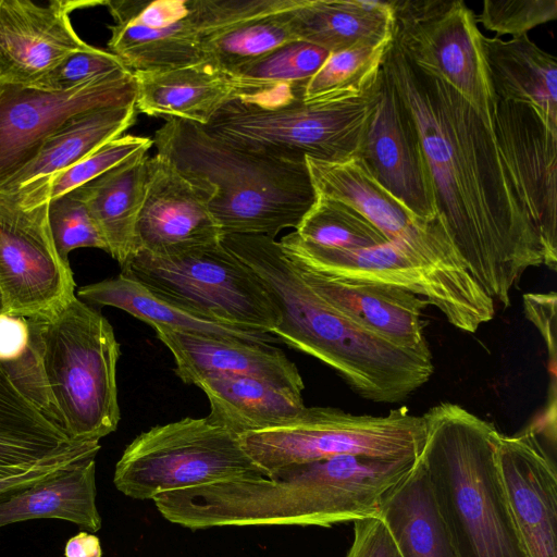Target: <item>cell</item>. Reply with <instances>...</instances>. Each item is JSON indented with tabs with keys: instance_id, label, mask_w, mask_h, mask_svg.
I'll use <instances>...</instances> for the list:
<instances>
[{
	"instance_id": "83f0119b",
	"label": "cell",
	"mask_w": 557,
	"mask_h": 557,
	"mask_svg": "<svg viewBox=\"0 0 557 557\" xmlns=\"http://www.w3.org/2000/svg\"><path fill=\"white\" fill-rule=\"evenodd\" d=\"M377 518L386 527L400 557H458L419 458L406 479L383 502Z\"/></svg>"
},
{
	"instance_id": "d6986e66",
	"label": "cell",
	"mask_w": 557,
	"mask_h": 557,
	"mask_svg": "<svg viewBox=\"0 0 557 557\" xmlns=\"http://www.w3.org/2000/svg\"><path fill=\"white\" fill-rule=\"evenodd\" d=\"M106 1L0 0V84L33 86L66 57L89 48L70 13Z\"/></svg>"
},
{
	"instance_id": "5bb4252c",
	"label": "cell",
	"mask_w": 557,
	"mask_h": 557,
	"mask_svg": "<svg viewBox=\"0 0 557 557\" xmlns=\"http://www.w3.org/2000/svg\"><path fill=\"white\" fill-rule=\"evenodd\" d=\"M108 48L133 72L164 71L203 62L202 39L216 32L211 0H109Z\"/></svg>"
},
{
	"instance_id": "8992f818",
	"label": "cell",
	"mask_w": 557,
	"mask_h": 557,
	"mask_svg": "<svg viewBox=\"0 0 557 557\" xmlns=\"http://www.w3.org/2000/svg\"><path fill=\"white\" fill-rule=\"evenodd\" d=\"M377 98L379 76L359 95L297 97L273 106L234 101L202 127L252 152L284 160L343 162L359 156Z\"/></svg>"
},
{
	"instance_id": "7402d4cb",
	"label": "cell",
	"mask_w": 557,
	"mask_h": 557,
	"mask_svg": "<svg viewBox=\"0 0 557 557\" xmlns=\"http://www.w3.org/2000/svg\"><path fill=\"white\" fill-rule=\"evenodd\" d=\"M174 357L175 374L194 384L207 376L236 375L260 379L302 393L305 384L296 367L280 348L268 343L222 339L153 327Z\"/></svg>"
},
{
	"instance_id": "7dc6e473",
	"label": "cell",
	"mask_w": 557,
	"mask_h": 557,
	"mask_svg": "<svg viewBox=\"0 0 557 557\" xmlns=\"http://www.w3.org/2000/svg\"><path fill=\"white\" fill-rule=\"evenodd\" d=\"M3 312V301H2V296H1V293H0V313Z\"/></svg>"
},
{
	"instance_id": "603a6c76",
	"label": "cell",
	"mask_w": 557,
	"mask_h": 557,
	"mask_svg": "<svg viewBox=\"0 0 557 557\" xmlns=\"http://www.w3.org/2000/svg\"><path fill=\"white\" fill-rule=\"evenodd\" d=\"M292 262L301 278L341 311L403 347L429 346L423 320L429 302L422 297L387 284L327 276Z\"/></svg>"
},
{
	"instance_id": "9c48e42d",
	"label": "cell",
	"mask_w": 557,
	"mask_h": 557,
	"mask_svg": "<svg viewBox=\"0 0 557 557\" xmlns=\"http://www.w3.org/2000/svg\"><path fill=\"white\" fill-rule=\"evenodd\" d=\"M265 476L238 436L205 418H184L136 436L117 460L115 487L134 499L181 488Z\"/></svg>"
},
{
	"instance_id": "4fadbf2b",
	"label": "cell",
	"mask_w": 557,
	"mask_h": 557,
	"mask_svg": "<svg viewBox=\"0 0 557 557\" xmlns=\"http://www.w3.org/2000/svg\"><path fill=\"white\" fill-rule=\"evenodd\" d=\"M134 101L136 84L127 69L64 91L0 84V188L72 117Z\"/></svg>"
},
{
	"instance_id": "ac0fdd59",
	"label": "cell",
	"mask_w": 557,
	"mask_h": 557,
	"mask_svg": "<svg viewBox=\"0 0 557 557\" xmlns=\"http://www.w3.org/2000/svg\"><path fill=\"white\" fill-rule=\"evenodd\" d=\"M133 75L137 111L201 126L227 103L246 101L271 106L294 94L293 87L247 78L207 62L164 71L133 72Z\"/></svg>"
},
{
	"instance_id": "2e32d148",
	"label": "cell",
	"mask_w": 557,
	"mask_h": 557,
	"mask_svg": "<svg viewBox=\"0 0 557 557\" xmlns=\"http://www.w3.org/2000/svg\"><path fill=\"white\" fill-rule=\"evenodd\" d=\"M306 162L317 195L354 207L388 242L401 243L444 268L467 267L441 216L422 219L412 213L375 181L360 158L343 162L306 158Z\"/></svg>"
},
{
	"instance_id": "4316f807",
	"label": "cell",
	"mask_w": 557,
	"mask_h": 557,
	"mask_svg": "<svg viewBox=\"0 0 557 557\" xmlns=\"http://www.w3.org/2000/svg\"><path fill=\"white\" fill-rule=\"evenodd\" d=\"M285 16L296 39L330 53L393 39L391 0H297Z\"/></svg>"
},
{
	"instance_id": "bcb514c9",
	"label": "cell",
	"mask_w": 557,
	"mask_h": 557,
	"mask_svg": "<svg viewBox=\"0 0 557 557\" xmlns=\"http://www.w3.org/2000/svg\"><path fill=\"white\" fill-rule=\"evenodd\" d=\"M64 555L65 557H102L100 540L95 534L82 531L66 542Z\"/></svg>"
},
{
	"instance_id": "484cf974",
	"label": "cell",
	"mask_w": 557,
	"mask_h": 557,
	"mask_svg": "<svg viewBox=\"0 0 557 557\" xmlns=\"http://www.w3.org/2000/svg\"><path fill=\"white\" fill-rule=\"evenodd\" d=\"M483 53L497 100L533 107L557 135V59L523 34L503 40L482 37Z\"/></svg>"
},
{
	"instance_id": "ba28073f",
	"label": "cell",
	"mask_w": 557,
	"mask_h": 557,
	"mask_svg": "<svg viewBox=\"0 0 557 557\" xmlns=\"http://www.w3.org/2000/svg\"><path fill=\"white\" fill-rule=\"evenodd\" d=\"M426 437L423 417L406 408L386 416L352 414L337 408L310 407L286 424L245 433L239 443L269 478L276 471L341 455L384 460H416Z\"/></svg>"
},
{
	"instance_id": "cb8c5ba5",
	"label": "cell",
	"mask_w": 557,
	"mask_h": 557,
	"mask_svg": "<svg viewBox=\"0 0 557 557\" xmlns=\"http://www.w3.org/2000/svg\"><path fill=\"white\" fill-rule=\"evenodd\" d=\"M135 102L102 107L69 120L0 193L14 196L24 206L32 205L57 174L122 136L136 121Z\"/></svg>"
},
{
	"instance_id": "f35d334b",
	"label": "cell",
	"mask_w": 557,
	"mask_h": 557,
	"mask_svg": "<svg viewBox=\"0 0 557 557\" xmlns=\"http://www.w3.org/2000/svg\"><path fill=\"white\" fill-rule=\"evenodd\" d=\"M557 18V0H485L476 22L496 37H519Z\"/></svg>"
},
{
	"instance_id": "4dcf8cb0",
	"label": "cell",
	"mask_w": 557,
	"mask_h": 557,
	"mask_svg": "<svg viewBox=\"0 0 557 557\" xmlns=\"http://www.w3.org/2000/svg\"><path fill=\"white\" fill-rule=\"evenodd\" d=\"M96 496V457H88L1 502L0 528L49 518L97 532L102 521Z\"/></svg>"
},
{
	"instance_id": "3957f363",
	"label": "cell",
	"mask_w": 557,
	"mask_h": 557,
	"mask_svg": "<svg viewBox=\"0 0 557 557\" xmlns=\"http://www.w3.org/2000/svg\"><path fill=\"white\" fill-rule=\"evenodd\" d=\"M152 138L157 154L199 187L222 235L272 238L297 228L317 200L306 160L234 147L201 125L166 117Z\"/></svg>"
},
{
	"instance_id": "7c38bea8",
	"label": "cell",
	"mask_w": 557,
	"mask_h": 557,
	"mask_svg": "<svg viewBox=\"0 0 557 557\" xmlns=\"http://www.w3.org/2000/svg\"><path fill=\"white\" fill-rule=\"evenodd\" d=\"M48 202L21 205L0 193V293L3 312L46 318L75 296L70 263L59 257Z\"/></svg>"
},
{
	"instance_id": "e575fe53",
	"label": "cell",
	"mask_w": 557,
	"mask_h": 557,
	"mask_svg": "<svg viewBox=\"0 0 557 557\" xmlns=\"http://www.w3.org/2000/svg\"><path fill=\"white\" fill-rule=\"evenodd\" d=\"M391 41L359 45L330 53L305 85L302 98L362 94L376 82Z\"/></svg>"
},
{
	"instance_id": "1f68e13d",
	"label": "cell",
	"mask_w": 557,
	"mask_h": 557,
	"mask_svg": "<svg viewBox=\"0 0 557 557\" xmlns=\"http://www.w3.org/2000/svg\"><path fill=\"white\" fill-rule=\"evenodd\" d=\"M78 297L90 302L111 306L153 327H166L188 334L222 339L274 344L270 333L211 322L194 315L151 294L141 284L124 274L78 288Z\"/></svg>"
},
{
	"instance_id": "277c9868",
	"label": "cell",
	"mask_w": 557,
	"mask_h": 557,
	"mask_svg": "<svg viewBox=\"0 0 557 557\" xmlns=\"http://www.w3.org/2000/svg\"><path fill=\"white\" fill-rule=\"evenodd\" d=\"M424 466L458 557H530L500 482V433L461 406L438 404L423 416Z\"/></svg>"
},
{
	"instance_id": "f1b7e54d",
	"label": "cell",
	"mask_w": 557,
	"mask_h": 557,
	"mask_svg": "<svg viewBox=\"0 0 557 557\" xmlns=\"http://www.w3.org/2000/svg\"><path fill=\"white\" fill-rule=\"evenodd\" d=\"M148 150H141L113 169L78 187L108 253L121 268L136 253V223L144 201Z\"/></svg>"
},
{
	"instance_id": "d590c367",
	"label": "cell",
	"mask_w": 557,
	"mask_h": 557,
	"mask_svg": "<svg viewBox=\"0 0 557 557\" xmlns=\"http://www.w3.org/2000/svg\"><path fill=\"white\" fill-rule=\"evenodd\" d=\"M330 52L304 40H293L238 69L235 74L277 87L305 88Z\"/></svg>"
},
{
	"instance_id": "74e56055",
	"label": "cell",
	"mask_w": 557,
	"mask_h": 557,
	"mask_svg": "<svg viewBox=\"0 0 557 557\" xmlns=\"http://www.w3.org/2000/svg\"><path fill=\"white\" fill-rule=\"evenodd\" d=\"M48 222L59 257L69 262L76 248H98L108 252L106 240L95 223L78 188L48 201Z\"/></svg>"
},
{
	"instance_id": "6da1fadb",
	"label": "cell",
	"mask_w": 557,
	"mask_h": 557,
	"mask_svg": "<svg viewBox=\"0 0 557 557\" xmlns=\"http://www.w3.org/2000/svg\"><path fill=\"white\" fill-rule=\"evenodd\" d=\"M382 69L417 126L435 207L471 275L505 308L544 249L492 127L451 85L413 64L393 41Z\"/></svg>"
},
{
	"instance_id": "d6a6232c",
	"label": "cell",
	"mask_w": 557,
	"mask_h": 557,
	"mask_svg": "<svg viewBox=\"0 0 557 557\" xmlns=\"http://www.w3.org/2000/svg\"><path fill=\"white\" fill-rule=\"evenodd\" d=\"M281 240L336 250L370 248L388 242L354 207L321 195L297 228Z\"/></svg>"
},
{
	"instance_id": "5b68a950",
	"label": "cell",
	"mask_w": 557,
	"mask_h": 557,
	"mask_svg": "<svg viewBox=\"0 0 557 557\" xmlns=\"http://www.w3.org/2000/svg\"><path fill=\"white\" fill-rule=\"evenodd\" d=\"M26 320L64 431L79 442L114 432L120 344L110 322L76 296L46 318Z\"/></svg>"
},
{
	"instance_id": "ffe728a7",
	"label": "cell",
	"mask_w": 557,
	"mask_h": 557,
	"mask_svg": "<svg viewBox=\"0 0 557 557\" xmlns=\"http://www.w3.org/2000/svg\"><path fill=\"white\" fill-rule=\"evenodd\" d=\"M496 463L511 515L530 557H557V472L534 426L500 433Z\"/></svg>"
},
{
	"instance_id": "f6af8a7d",
	"label": "cell",
	"mask_w": 557,
	"mask_h": 557,
	"mask_svg": "<svg viewBox=\"0 0 557 557\" xmlns=\"http://www.w3.org/2000/svg\"><path fill=\"white\" fill-rule=\"evenodd\" d=\"M29 342V326L25 318L0 313V363L15 360Z\"/></svg>"
},
{
	"instance_id": "30bf717a",
	"label": "cell",
	"mask_w": 557,
	"mask_h": 557,
	"mask_svg": "<svg viewBox=\"0 0 557 557\" xmlns=\"http://www.w3.org/2000/svg\"><path fill=\"white\" fill-rule=\"evenodd\" d=\"M278 243L292 261L317 273L387 284L416 294L467 333L476 332L495 314V301L471 274L440 267L398 242L355 250Z\"/></svg>"
},
{
	"instance_id": "ab89813d",
	"label": "cell",
	"mask_w": 557,
	"mask_h": 557,
	"mask_svg": "<svg viewBox=\"0 0 557 557\" xmlns=\"http://www.w3.org/2000/svg\"><path fill=\"white\" fill-rule=\"evenodd\" d=\"M124 69L119 58L110 51L89 46L66 57L33 86L64 91Z\"/></svg>"
},
{
	"instance_id": "ee69618b",
	"label": "cell",
	"mask_w": 557,
	"mask_h": 557,
	"mask_svg": "<svg viewBox=\"0 0 557 557\" xmlns=\"http://www.w3.org/2000/svg\"><path fill=\"white\" fill-rule=\"evenodd\" d=\"M97 454V450L76 453L54 460L41 462L23 472L0 478V503L40 481L47 480L62 472L82 459L96 457Z\"/></svg>"
},
{
	"instance_id": "e0dca14e",
	"label": "cell",
	"mask_w": 557,
	"mask_h": 557,
	"mask_svg": "<svg viewBox=\"0 0 557 557\" xmlns=\"http://www.w3.org/2000/svg\"><path fill=\"white\" fill-rule=\"evenodd\" d=\"M358 158L393 197L422 219L440 216L414 121L381 67L379 98Z\"/></svg>"
},
{
	"instance_id": "9a60e30c",
	"label": "cell",
	"mask_w": 557,
	"mask_h": 557,
	"mask_svg": "<svg viewBox=\"0 0 557 557\" xmlns=\"http://www.w3.org/2000/svg\"><path fill=\"white\" fill-rule=\"evenodd\" d=\"M493 132L523 208L544 249V265L557 269V135L531 106L497 100Z\"/></svg>"
},
{
	"instance_id": "b9f144b4",
	"label": "cell",
	"mask_w": 557,
	"mask_h": 557,
	"mask_svg": "<svg viewBox=\"0 0 557 557\" xmlns=\"http://www.w3.org/2000/svg\"><path fill=\"white\" fill-rule=\"evenodd\" d=\"M523 311L537 329L548 350V370L552 373V392L556 394L557 359V297L555 292L523 295Z\"/></svg>"
},
{
	"instance_id": "d4e9b609",
	"label": "cell",
	"mask_w": 557,
	"mask_h": 557,
	"mask_svg": "<svg viewBox=\"0 0 557 557\" xmlns=\"http://www.w3.org/2000/svg\"><path fill=\"white\" fill-rule=\"evenodd\" d=\"M99 442L74 441L15 387L0 366V478L67 455L100 450Z\"/></svg>"
},
{
	"instance_id": "8d00e7d4",
	"label": "cell",
	"mask_w": 557,
	"mask_h": 557,
	"mask_svg": "<svg viewBox=\"0 0 557 557\" xmlns=\"http://www.w3.org/2000/svg\"><path fill=\"white\" fill-rule=\"evenodd\" d=\"M152 145L151 138L135 135H124L112 139L77 163L57 174L29 206L48 202L76 189L113 169L133 154L141 150H149Z\"/></svg>"
},
{
	"instance_id": "60d3db41",
	"label": "cell",
	"mask_w": 557,
	"mask_h": 557,
	"mask_svg": "<svg viewBox=\"0 0 557 557\" xmlns=\"http://www.w3.org/2000/svg\"><path fill=\"white\" fill-rule=\"evenodd\" d=\"M0 366L22 395L62 428L48 388L37 341L30 327L29 342L23 354L15 360L2 362Z\"/></svg>"
},
{
	"instance_id": "52a82bcc",
	"label": "cell",
	"mask_w": 557,
	"mask_h": 557,
	"mask_svg": "<svg viewBox=\"0 0 557 557\" xmlns=\"http://www.w3.org/2000/svg\"><path fill=\"white\" fill-rule=\"evenodd\" d=\"M121 270L154 296L211 322L270 334L278 322L261 278L221 242L174 256L139 250Z\"/></svg>"
},
{
	"instance_id": "836d02e7",
	"label": "cell",
	"mask_w": 557,
	"mask_h": 557,
	"mask_svg": "<svg viewBox=\"0 0 557 557\" xmlns=\"http://www.w3.org/2000/svg\"><path fill=\"white\" fill-rule=\"evenodd\" d=\"M285 11L246 20L208 35L201 42L203 62L234 73L275 48L298 40Z\"/></svg>"
},
{
	"instance_id": "7bdbcfd3",
	"label": "cell",
	"mask_w": 557,
	"mask_h": 557,
	"mask_svg": "<svg viewBox=\"0 0 557 557\" xmlns=\"http://www.w3.org/2000/svg\"><path fill=\"white\" fill-rule=\"evenodd\" d=\"M346 557H400L382 520L377 517L354 522V539Z\"/></svg>"
},
{
	"instance_id": "7a4b0ae2",
	"label": "cell",
	"mask_w": 557,
	"mask_h": 557,
	"mask_svg": "<svg viewBox=\"0 0 557 557\" xmlns=\"http://www.w3.org/2000/svg\"><path fill=\"white\" fill-rule=\"evenodd\" d=\"M221 243L264 284L278 317L271 334L333 369L358 396L399 403L433 374L429 346L403 347L327 302L274 238L227 234Z\"/></svg>"
},
{
	"instance_id": "8fae6325",
	"label": "cell",
	"mask_w": 557,
	"mask_h": 557,
	"mask_svg": "<svg viewBox=\"0 0 557 557\" xmlns=\"http://www.w3.org/2000/svg\"><path fill=\"white\" fill-rule=\"evenodd\" d=\"M393 41L417 66L451 85L493 129L496 98L476 16L462 0H391Z\"/></svg>"
},
{
	"instance_id": "f546056e",
	"label": "cell",
	"mask_w": 557,
	"mask_h": 557,
	"mask_svg": "<svg viewBox=\"0 0 557 557\" xmlns=\"http://www.w3.org/2000/svg\"><path fill=\"white\" fill-rule=\"evenodd\" d=\"M196 386L209 399V417L237 436L286 424L306 408L301 393L255 377L213 375Z\"/></svg>"
},
{
	"instance_id": "44dd1931",
	"label": "cell",
	"mask_w": 557,
	"mask_h": 557,
	"mask_svg": "<svg viewBox=\"0 0 557 557\" xmlns=\"http://www.w3.org/2000/svg\"><path fill=\"white\" fill-rule=\"evenodd\" d=\"M222 237L203 191L163 157L148 158L136 223L137 251L174 256L220 243Z\"/></svg>"
}]
</instances>
